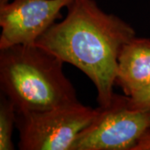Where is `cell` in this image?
<instances>
[{"label":"cell","mask_w":150,"mask_h":150,"mask_svg":"<svg viewBox=\"0 0 150 150\" xmlns=\"http://www.w3.org/2000/svg\"><path fill=\"white\" fill-rule=\"evenodd\" d=\"M134 150H150V127L140 139Z\"/></svg>","instance_id":"obj_9"},{"label":"cell","mask_w":150,"mask_h":150,"mask_svg":"<svg viewBox=\"0 0 150 150\" xmlns=\"http://www.w3.org/2000/svg\"><path fill=\"white\" fill-rule=\"evenodd\" d=\"M73 0H10L0 4V49L35 45Z\"/></svg>","instance_id":"obj_5"},{"label":"cell","mask_w":150,"mask_h":150,"mask_svg":"<svg viewBox=\"0 0 150 150\" xmlns=\"http://www.w3.org/2000/svg\"><path fill=\"white\" fill-rule=\"evenodd\" d=\"M8 1H10V0H0V4H4L7 2H8Z\"/></svg>","instance_id":"obj_10"},{"label":"cell","mask_w":150,"mask_h":150,"mask_svg":"<svg viewBox=\"0 0 150 150\" xmlns=\"http://www.w3.org/2000/svg\"><path fill=\"white\" fill-rule=\"evenodd\" d=\"M149 83L150 39L135 36L119 52L115 85L130 97Z\"/></svg>","instance_id":"obj_6"},{"label":"cell","mask_w":150,"mask_h":150,"mask_svg":"<svg viewBox=\"0 0 150 150\" xmlns=\"http://www.w3.org/2000/svg\"><path fill=\"white\" fill-rule=\"evenodd\" d=\"M64 62L37 45L0 49V89L17 113L43 111L78 102Z\"/></svg>","instance_id":"obj_2"},{"label":"cell","mask_w":150,"mask_h":150,"mask_svg":"<svg viewBox=\"0 0 150 150\" xmlns=\"http://www.w3.org/2000/svg\"><path fill=\"white\" fill-rule=\"evenodd\" d=\"M17 112L7 97L0 94V150L14 149L13 131L16 127Z\"/></svg>","instance_id":"obj_7"},{"label":"cell","mask_w":150,"mask_h":150,"mask_svg":"<svg viewBox=\"0 0 150 150\" xmlns=\"http://www.w3.org/2000/svg\"><path fill=\"white\" fill-rule=\"evenodd\" d=\"M150 127V110L129 107L128 96L114 93L107 106H98L92 122L72 150H134Z\"/></svg>","instance_id":"obj_4"},{"label":"cell","mask_w":150,"mask_h":150,"mask_svg":"<svg viewBox=\"0 0 150 150\" xmlns=\"http://www.w3.org/2000/svg\"><path fill=\"white\" fill-rule=\"evenodd\" d=\"M97 108L79 101L43 111L17 113L21 150H72L79 134L91 123Z\"/></svg>","instance_id":"obj_3"},{"label":"cell","mask_w":150,"mask_h":150,"mask_svg":"<svg viewBox=\"0 0 150 150\" xmlns=\"http://www.w3.org/2000/svg\"><path fill=\"white\" fill-rule=\"evenodd\" d=\"M128 103L134 109L150 110V83L133 96H128Z\"/></svg>","instance_id":"obj_8"},{"label":"cell","mask_w":150,"mask_h":150,"mask_svg":"<svg viewBox=\"0 0 150 150\" xmlns=\"http://www.w3.org/2000/svg\"><path fill=\"white\" fill-rule=\"evenodd\" d=\"M66 8L64 18L35 45L81 70L95 86L98 106H107L114 94L118 54L136 36L135 31L119 17L103 10L95 0H73Z\"/></svg>","instance_id":"obj_1"}]
</instances>
